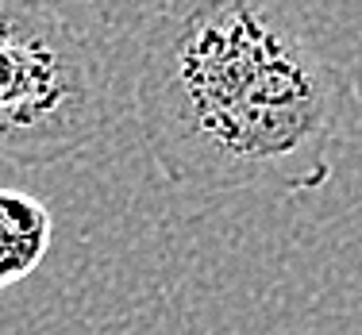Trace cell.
Returning <instances> with one entry per match:
<instances>
[{"label":"cell","mask_w":362,"mask_h":335,"mask_svg":"<svg viewBox=\"0 0 362 335\" xmlns=\"http://www.w3.org/2000/svg\"><path fill=\"white\" fill-rule=\"evenodd\" d=\"M135 116L158 174L209 193H316L355 81L297 0H170L143 28Z\"/></svg>","instance_id":"6da1fadb"},{"label":"cell","mask_w":362,"mask_h":335,"mask_svg":"<svg viewBox=\"0 0 362 335\" xmlns=\"http://www.w3.org/2000/svg\"><path fill=\"white\" fill-rule=\"evenodd\" d=\"M108 127L112 74L100 42L50 0H0V166L77 158Z\"/></svg>","instance_id":"7a4b0ae2"},{"label":"cell","mask_w":362,"mask_h":335,"mask_svg":"<svg viewBox=\"0 0 362 335\" xmlns=\"http://www.w3.org/2000/svg\"><path fill=\"white\" fill-rule=\"evenodd\" d=\"M54 216L35 193L0 185V297L23 286L50 254Z\"/></svg>","instance_id":"3957f363"},{"label":"cell","mask_w":362,"mask_h":335,"mask_svg":"<svg viewBox=\"0 0 362 335\" xmlns=\"http://www.w3.org/2000/svg\"><path fill=\"white\" fill-rule=\"evenodd\" d=\"M112 31H143L170 0H85Z\"/></svg>","instance_id":"277c9868"}]
</instances>
